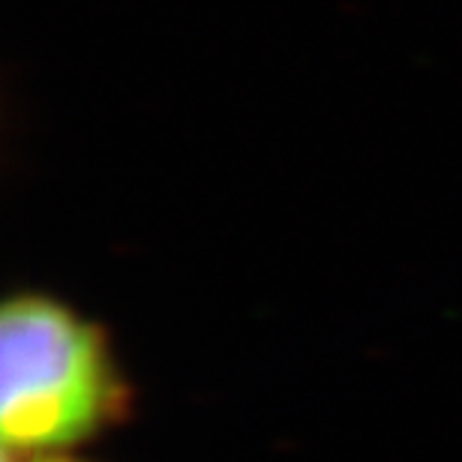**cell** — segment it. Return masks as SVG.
I'll return each mask as SVG.
<instances>
[{"instance_id":"obj_2","label":"cell","mask_w":462,"mask_h":462,"mask_svg":"<svg viewBox=\"0 0 462 462\" xmlns=\"http://www.w3.org/2000/svg\"><path fill=\"white\" fill-rule=\"evenodd\" d=\"M4 462H88L79 454H54V457H4Z\"/></svg>"},{"instance_id":"obj_1","label":"cell","mask_w":462,"mask_h":462,"mask_svg":"<svg viewBox=\"0 0 462 462\" xmlns=\"http://www.w3.org/2000/svg\"><path fill=\"white\" fill-rule=\"evenodd\" d=\"M133 409V384L99 321L54 294H9L0 310L4 457L79 454Z\"/></svg>"}]
</instances>
